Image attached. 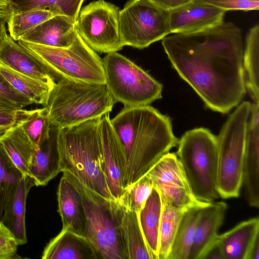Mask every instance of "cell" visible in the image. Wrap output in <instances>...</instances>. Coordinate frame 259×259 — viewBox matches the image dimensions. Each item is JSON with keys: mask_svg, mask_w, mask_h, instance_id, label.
<instances>
[{"mask_svg": "<svg viewBox=\"0 0 259 259\" xmlns=\"http://www.w3.org/2000/svg\"><path fill=\"white\" fill-rule=\"evenodd\" d=\"M173 68L212 111L227 113L246 93L241 29L231 22L162 39Z\"/></svg>", "mask_w": 259, "mask_h": 259, "instance_id": "obj_1", "label": "cell"}, {"mask_svg": "<svg viewBox=\"0 0 259 259\" xmlns=\"http://www.w3.org/2000/svg\"><path fill=\"white\" fill-rule=\"evenodd\" d=\"M110 121L123 153L122 190L178 145L170 118L150 105L124 107Z\"/></svg>", "mask_w": 259, "mask_h": 259, "instance_id": "obj_2", "label": "cell"}, {"mask_svg": "<svg viewBox=\"0 0 259 259\" xmlns=\"http://www.w3.org/2000/svg\"><path fill=\"white\" fill-rule=\"evenodd\" d=\"M100 119L61 128L59 146L61 172L74 176L104 199L116 201L109 191L103 170Z\"/></svg>", "mask_w": 259, "mask_h": 259, "instance_id": "obj_3", "label": "cell"}, {"mask_svg": "<svg viewBox=\"0 0 259 259\" xmlns=\"http://www.w3.org/2000/svg\"><path fill=\"white\" fill-rule=\"evenodd\" d=\"M115 103L105 84L60 78L45 107L51 124L64 128L101 118Z\"/></svg>", "mask_w": 259, "mask_h": 259, "instance_id": "obj_4", "label": "cell"}, {"mask_svg": "<svg viewBox=\"0 0 259 259\" xmlns=\"http://www.w3.org/2000/svg\"><path fill=\"white\" fill-rule=\"evenodd\" d=\"M177 156L196 198L210 203L220 197L217 189V137L208 129L195 128L178 140Z\"/></svg>", "mask_w": 259, "mask_h": 259, "instance_id": "obj_5", "label": "cell"}, {"mask_svg": "<svg viewBox=\"0 0 259 259\" xmlns=\"http://www.w3.org/2000/svg\"><path fill=\"white\" fill-rule=\"evenodd\" d=\"M250 106L248 101L236 106L217 137V189L220 197L224 199L237 198L240 195Z\"/></svg>", "mask_w": 259, "mask_h": 259, "instance_id": "obj_6", "label": "cell"}, {"mask_svg": "<svg viewBox=\"0 0 259 259\" xmlns=\"http://www.w3.org/2000/svg\"><path fill=\"white\" fill-rule=\"evenodd\" d=\"M18 42L38 59L56 78L105 84L102 59L79 36L67 48Z\"/></svg>", "mask_w": 259, "mask_h": 259, "instance_id": "obj_7", "label": "cell"}, {"mask_svg": "<svg viewBox=\"0 0 259 259\" xmlns=\"http://www.w3.org/2000/svg\"><path fill=\"white\" fill-rule=\"evenodd\" d=\"M102 61L105 84L115 102L137 107L161 98L162 85L126 57L111 52Z\"/></svg>", "mask_w": 259, "mask_h": 259, "instance_id": "obj_8", "label": "cell"}, {"mask_svg": "<svg viewBox=\"0 0 259 259\" xmlns=\"http://www.w3.org/2000/svg\"><path fill=\"white\" fill-rule=\"evenodd\" d=\"M80 194L85 214L83 236L95 248L100 258L124 259L114 217L112 201L86 188L71 175L63 172Z\"/></svg>", "mask_w": 259, "mask_h": 259, "instance_id": "obj_9", "label": "cell"}, {"mask_svg": "<svg viewBox=\"0 0 259 259\" xmlns=\"http://www.w3.org/2000/svg\"><path fill=\"white\" fill-rule=\"evenodd\" d=\"M119 29L123 47L146 48L170 33L169 11L149 0H128L119 11Z\"/></svg>", "mask_w": 259, "mask_h": 259, "instance_id": "obj_10", "label": "cell"}, {"mask_svg": "<svg viewBox=\"0 0 259 259\" xmlns=\"http://www.w3.org/2000/svg\"><path fill=\"white\" fill-rule=\"evenodd\" d=\"M119 11L117 6L104 0L91 2L80 10L76 20L77 33L95 52L107 54L121 50Z\"/></svg>", "mask_w": 259, "mask_h": 259, "instance_id": "obj_11", "label": "cell"}, {"mask_svg": "<svg viewBox=\"0 0 259 259\" xmlns=\"http://www.w3.org/2000/svg\"><path fill=\"white\" fill-rule=\"evenodd\" d=\"M159 191L162 202L188 208L204 207L203 202L194 196L177 155L167 153L163 156L146 175Z\"/></svg>", "mask_w": 259, "mask_h": 259, "instance_id": "obj_12", "label": "cell"}, {"mask_svg": "<svg viewBox=\"0 0 259 259\" xmlns=\"http://www.w3.org/2000/svg\"><path fill=\"white\" fill-rule=\"evenodd\" d=\"M247 202L259 206V103H251L243 168L242 185Z\"/></svg>", "mask_w": 259, "mask_h": 259, "instance_id": "obj_13", "label": "cell"}, {"mask_svg": "<svg viewBox=\"0 0 259 259\" xmlns=\"http://www.w3.org/2000/svg\"><path fill=\"white\" fill-rule=\"evenodd\" d=\"M224 10L196 0L169 11L170 33L204 30L224 21Z\"/></svg>", "mask_w": 259, "mask_h": 259, "instance_id": "obj_14", "label": "cell"}, {"mask_svg": "<svg viewBox=\"0 0 259 259\" xmlns=\"http://www.w3.org/2000/svg\"><path fill=\"white\" fill-rule=\"evenodd\" d=\"M102 164L109 191L116 201L122 191L121 177L124 165L123 151L111 123L109 113L99 121Z\"/></svg>", "mask_w": 259, "mask_h": 259, "instance_id": "obj_15", "label": "cell"}, {"mask_svg": "<svg viewBox=\"0 0 259 259\" xmlns=\"http://www.w3.org/2000/svg\"><path fill=\"white\" fill-rule=\"evenodd\" d=\"M0 66L30 76L54 88L56 78L25 48L5 32L0 41Z\"/></svg>", "mask_w": 259, "mask_h": 259, "instance_id": "obj_16", "label": "cell"}, {"mask_svg": "<svg viewBox=\"0 0 259 259\" xmlns=\"http://www.w3.org/2000/svg\"><path fill=\"white\" fill-rule=\"evenodd\" d=\"M118 235L124 259H151L141 228L139 214L112 201Z\"/></svg>", "mask_w": 259, "mask_h": 259, "instance_id": "obj_17", "label": "cell"}, {"mask_svg": "<svg viewBox=\"0 0 259 259\" xmlns=\"http://www.w3.org/2000/svg\"><path fill=\"white\" fill-rule=\"evenodd\" d=\"M77 34L76 20L57 15L27 32L19 40L52 47L67 48L73 42Z\"/></svg>", "mask_w": 259, "mask_h": 259, "instance_id": "obj_18", "label": "cell"}, {"mask_svg": "<svg viewBox=\"0 0 259 259\" xmlns=\"http://www.w3.org/2000/svg\"><path fill=\"white\" fill-rule=\"evenodd\" d=\"M60 130L52 124L49 137L35 149L29 173L36 186L47 185L61 172L59 146Z\"/></svg>", "mask_w": 259, "mask_h": 259, "instance_id": "obj_19", "label": "cell"}, {"mask_svg": "<svg viewBox=\"0 0 259 259\" xmlns=\"http://www.w3.org/2000/svg\"><path fill=\"white\" fill-rule=\"evenodd\" d=\"M58 212L62 229L83 236L85 229V214L81 197L75 187L62 176L57 192Z\"/></svg>", "mask_w": 259, "mask_h": 259, "instance_id": "obj_20", "label": "cell"}, {"mask_svg": "<svg viewBox=\"0 0 259 259\" xmlns=\"http://www.w3.org/2000/svg\"><path fill=\"white\" fill-rule=\"evenodd\" d=\"M227 209L225 202L214 201L202 208L188 259H200L206 248L218 237Z\"/></svg>", "mask_w": 259, "mask_h": 259, "instance_id": "obj_21", "label": "cell"}, {"mask_svg": "<svg viewBox=\"0 0 259 259\" xmlns=\"http://www.w3.org/2000/svg\"><path fill=\"white\" fill-rule=\"evenodd\" d=\"M41 258L97 259L100 257L83 236L62 229L45 246Z\"/></svg>", "mask_w": 259, "mask_h": 259, "instance_id": "obj_22", "label": "cell"}, {"mask_svg": "<svg viewBox=\"0 0 259 259\" xmlns=\"http://www.w3.org/2000/svg\"><path fill=\"white\" fill-rule=\"evenodd\" d=\"M35 186L34 179L23 176L9 199L1 222L14 235L18 245L27 242L25 226L26 199L30 190Z\"/></svg>", "mask_w": 259, "mask_h": 259, "instance_id": "obj_23", "label": "cell"}, {"mask_svg": "<svg viewBox=\"0 0 259 259\" xmlns=\"http://www.w3.org/2000/svg\"><path fill=\"white\" fill-rule=\"evenodd\" d=\"M259 235V219L243 221L229 231L219 235L225 259H246L253 241Z\"/></svg>", "mask_w": 259, "mask_h": 259, "instance_id": "obj_24", "label": "cell"}, {"mask_svg": "<svg viewBox=\"0 0 259 259\" xmlns=\"http://www.w3.org/2000/svg\"><path fill=\"white\" fill-rule=\"evenodd\" d=\"M0 144L23 176H30L29 166L35 147L17 124L0 135Z\"/></svg>", "mask_w": 259, "mask_h": 259, "instance_id": "obj_25", "label": "cell"}, {"mask_svg": "<svg viewBox=\"0 0 259 259\" xmlns=\"http://www.w3.org/2000/svg\"><path fill=\"white\" fill-rule=\"evenodd\" d=\"M162 209L160 194L154 187L139 214L141 228L151 259H158L159 231Z\"/></svg>", "mask_w": 259, "mask_h": 259, "instance_id": "obj_26", "label": "cell"}, {"mask_svg": "<svg viewBox=\"0 0 259 259\" xmlns=\"http://www.w3.org/2000/svg\"><path fill=\"white\" fill-rule=\"evenodd\" d=\"M245 85L254 103H259V24L247 33L243 57Z\"/></svg>", "mask_w": 259, "mask_h": 259, "instance_id": "obj_27", "label": "cell"}, {"mask_svg": "<svg viewBox=\"0 0 259 259\" xmlns=\"http://www.w3.org/2000/svg\"><path fill=\"white\" fill-rule=\"evenodd\" d=\"M203 207L199 206H193L186 210L179 224L167 259L189 258L197 223Z\"/></svg>", "mask_w": 259, "mask_h": 259, "instance_id": "obj_28", "label": "cell"}, {"mask_svg": "<svg viewBox=\"0 0 259 259\" xmlns=\"http://www.w3.org/2000/svg\"><path fill=\"white\" fill-rule=\"evenodd\" d=\"M16 124L22 129L35 148L49 137L52 125L45 107L32 110L19 109Z\"/></svg>", "mask_w": 259, "mask_h": 259, "instance_id": "obj_29", "label": "cell"}, {"mask_svg": "<svg viewBox=\"0 0 259 259\" xmlns=\"http://www.w3.org/2000/svg\"><path fill=\"white\" fill-rule=\"evenodd\" d=\"M0 73L18 92L33 103L46 106L53 89L49 85L30 76L0 66Z\"/></svg>", "mask_w": 259, "mask_h": 259, "instance_id": "obj_30", "label": "cell"}, {"mask_svg": "<svg viewBox=\"0 0 259 259\" xmlns=\"http://www.w3.org/2000/svg\"><path fill=\"white\" fill-rule=\"evenodd\" d=\"M187 209L162 202L158 259H167L179 224Z\"/></svg>", "mask_w": 259, "mask_h": 259, "instance_id": "obj_31", "label": "cell"}, {"mask_svg": "<svg viewBox=\"0 0 259 259\" xmlns=\"http://www.w3.org/2000/svg\"><path fill=\"white\" fill-rule=\"evenodd\" d=\"M55 15H57L47 9L18 10L16 8L6 22L9 35L18 41L27 32Z\"/></svg>", "mask_w": 259, "mask_h": 259, "instance_id": "obj_32", "label": "cell"}, {"mask_svg": "<svg viewBox=\"0 0 259 259\" xmlns=\"http://www.w3.org/2000/svg\"><path fill=\"white\" fill-rule=\"evenodd\" d=\"M23 176L0 144V221L9 199Z\"/></svg>", "mask_w": 259, "mask_h": 259, "instance_id": "obj_33", "label": "cell"}, {"mask_svg": "<svg viewBox=\"0 0 259 259\" xmlns=\"http://www.w3.org/2000/svg\"><path fill=\"white\" fill-rule=\"evenodd\" d=\"M84 0H18L14 2L18 10L39 8L51 11L76 20Z\"/></svg>", "mask_w": 259, "mask_h": 259, "instance_id": "obj_34", "label": "cell"}, {"mask_svg": "<svg viewBox=\"0 0 259 259\" xmlns=\"http://www.w3.org/2000/svg\"><path fill=\"white\" fill-rule=\"evenodd\" d=\"M153 187L152 182L145 175L123 189L116 201L126 209L139 214Z\"/></svg>", "mask_w": 259, "mask_h": 259, "instance_id": "obj_35", "label": "cell"}, {"mask_svg": "<svg viewBox=\"0 0 259 259\" xmlns=\"http://www.w3.org/2000/svg\"><path fill=\"white\" fill-rule=\"evenodd\" d=\"M33 104L18 92L0 73V109L17 110Z\"/></svg>", "mask_w": 259, "mask_h": 259, "instance_id": "obj_36", "label": "cell"}, {"mask_svg": "<svg viewBox=\"0 0 259 259\" xmlns=\"http://www.w3.org/2000/svg\"><path fill=\"white\" fill-rule=\"evenodd\" d=\"M208 4L226 12L230 10H258L259 0H196Z\"/></svg>", "mask_w": 259, "mask_h": 259, "instance_id": "obj_37", "label": "cell"}, {"mask_svg": "<svg viewBox=\"0 0 259 259\" xmlns=\"http://www.w3.org/2000/svg\"><path fill=\"white\" fill-rule=\"evenodd\" d=\"M18 244L10 231L0 221V250L16 257Z\"/></svg>", "mask_w": 259, "mask_h": 259, "instance_id": "obj_38", "label": "cell"}, {"mask_svg": "<svg viewBox=\"0 0 259 259\" xmlns=\"http://www.w3.org/2000/svg\"><path fill=\"white\" fill-rule=\"evenodd\" d=\"M19 110H6L0 109V135L16 124Z\"/></svg>", "mask_w": 259, "mask_h": 259, "instance_id": "obj_39", "label": "cell"}, {"mask_svg": "<svg viewBox=\"0 0 259 259\" xmlns=\"http://www.w3.org/2000/svg\"><path fill=\"white\" fill-rule=\"evenodd\" d=\"M218 236L206 248L200 259H225Z\"/></svg>", "mask_w": 259, "mask_h": 259, "instance_id": "obj_40", "label": "cell"}, {"mask_svg": "<svg viewBox=\"0 0 259 259\" xmlns=\"http://www.w3.org/2000/svg\"><path fill=\"white\" fill-rule=\"evenodd\" d=\"M16 8L13 0H0V20L7 22Z\"/></svg>", "mask_w": 259, "mask_h": 259, "instance_id": "obj_41", "label": "cell"}, {"mask_svg": "<svg viewBox=\"0 0 259 259\" xmlns=\"http://www.w3.org/2000/svg\"><path fill=\"white\" fill-rule=\"evenodd\" d=\"M158 7L167 10L172 9L182 6L192 0H149Z\"/></svg>", "mask_w": 259, "mask_h": 259, "instance_id": "obj_42", "label": "cell"}, {"mask_svg": "<svg viewBox=\"0 0 259 259\" xmlns=\"http://www.w3.org/2000/svg\"><path fill=\"white\" fill-rule=\"evenodd\" d=\"M246 259H259V235L251 245Z\"/></svg>", "mask_w": 259, "mask_h": 259, "instance_id": "obj_43", "label": "cell"}, {"mask_svg": "<svg viewBox=\"0 0 259 259\" xmlns=\"http://www.w3.org/2000/svg\"><path fill=\"white\" fill-rule=\"evenodd\" d=\"M6 22L5 21L0 20V41L5 32H6Z\"/></svg>", "mask_w": 259, "mask_h": 259, "instance_id": "obj_44", "label": "cell"}]
</instances>
